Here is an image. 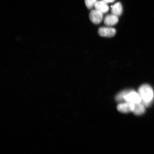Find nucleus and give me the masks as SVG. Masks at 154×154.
<instances>
[{"mask_svg": "<svg viewBox=\"0 0 154 154\" xmlns=\"http://www.w3.org/2000/svg\"><path fill=\"white\" fill-rule=\"evenodd\" d=\"M89 18L93 23L97 24H100L103 19V14L100 11L93 10L89 13Z\"/></svg>", "mask_w": 154, "mask_h": 154, "instance_id": "7ed1b4c3", "label": "nucleus"}, {"mask_svg": "<svg viewBox=\"0 0 154 154\" xmlns=\"http://www.w3.org/2000/svg\"><path fill=\"white\" fill-rule=\"evenodd\" d=\"M124 101L127 103L136 104L141 103L142 100L139 94L134 90H131L124 97Z\"/></svg>", "mask_w": 154, "mask_h": 154, "instance_id": "f03ea898", "label": "nucleus"}, {"mask_svg": "<svg viewBox=\"0 0 154 154\" xmlns=\"http://www.w3.org/2000/svg\"><path fill=\"white\" fill-rule=\"evenodd\" d=\"M138 93L145 106L151 105L154 100V93L152 88L148 84H143L138 88Z\"/></svg>", "mask_w": 154, "mask_h": 154, "instance_id": "f257e3e1", "label": "nucleus"}, {"mask_svg": "<svg viewBox=\"0 0 154 154\" xmlns=\"http://www.w3.org/2000/svg\"><path fill=\"white\" fill-rule=\"evenodd\" d=\"M134 109L133 112L135 115H140L143 114L145 111V106L141 103L134 104Z\"/></svg>", "mask_w": 154, "mask_h": 154, "instance_id": "1a4fd4ad", "label": "nucleus"}, {"mask_svg": "<svg viewBox=\"0 0 154 154\" xmlns=\"http://www.w3.org/2000/svg\"><path fill=\"white\" fill-rule=\"evenodd\" d=\"M134 104L127 103H121L117 106V109L119 111L123 113H128L133 112L134 109Z\"/></svg>", "mask_w": 154, "mask_h": 154, "instance_id": "39448f33", "label": "nucleus"}, {"mask_svg": "<svg viewBox=\"0 0 154 154\" xmlns=\"http://www.w3.org/2000/svg\"><path fill=\"white\" fill-rule=\"evenodd\" d=\"M111 13L117 17L120 16L122 14L123 9L122 5L120 2L117 3L114 5H112Z\"/></svg>", "mask_w": 154, "mask_h": 154, "instance_id": "6e6552de", "label": "nucleus"}, {"mask_svg": "<svg viewBox=\"0 0 154 154\" xmlns=\"http://www.w3.org/2000/svg\"><path fill=\"white\" fill-rule=\"evenodd\" d=\"M103 1L107 3L113 2L115 1V0H103Z\"/></svg>", "mask_w": 154, "mask_h": 154, "instance_id": "f8f14e48", "label": "nucleus"}, {"mask_svg": "<svg viewBox=\"0 0 154 154\" xmlns=\"http://www.w3.org/2000/svg\"><path fill=\"white\" fill-rule=\"evenodd\" d=\"M131 90H126L120 92L116 96V100L118 102H122L124 101V97Z\"/></svg>", "mask_w": 154, "mask_h": 154, "instance_id": "9d476101", "label": "nucleus"}, {"mask_svg": "<svg viewBox=\"0 0 154 154\" xmlns=\"http://www.w3.org/2000/svg\"><path fill=\"white\" fill-rule=\"evenodd\" d=\"M85 1L86 6L88 9L92 8L97 2V0H85Z\"/></svg>", "mask_w": 154, "mask_h": 154, "instance_id": "9b49d317", "label": "nucleus"}, {"mask_svg": "<svg viewBox=\"0 0 154 154\" xmlns=\"http://www.w3.org/2000/svg\"><path fill=\"white\" fill-rule=\"evenodd\" d=\"M96 10L100 11L102 13H105L108 11L109 8L107 3L103 1H97L95 4V6Z\"/></svg>", "mask_w": 154, "mask_h": 154, "instance_id": "423d86ee", "label": "nucleus"}, {"mask_svg": "<svg viewBox=\"0 0 154 154\" xmlns=\"http://www.w3.org/2000/svg\"><path fill=\"white\" fill-rule=\"evenodd\" d=\"M118 21V17L112 14L107 15L105 17L104 22L106 26H111L117 24Z\"/></svg>", "mask_w": 154, "mask_h": 154, "instance_id": "0eeeda50", "label": "nucleus"}, {"mask_svg": "<svg viewBox=\"0 0 154 154\" xmlns=\"http://www.w3.org/2000/svg\"><path fill=\"white\" fill-rule=\"evenodd\" d=\"M115 28L109 27H101L98 30V34L100 36L106 37H111L116 34Z\"/></svg>", "mask_w": 154, "mask_h": 154, "instance_id": "20e7f679", "label": "nucleus"}]
</instances>
